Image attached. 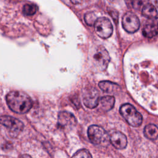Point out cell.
<instances>
[{
	"instance_id": "6da1fadb",
	"label": "cell",
	"mask_w": 158,
	"mask_h": 158,
	"mask_svg": "<svg viewBox=\"0 0 158 158\" xmlns=\"http://www.w3.org/2000/svg\"><path fill=\"white\" fill-rule=\"evenodd\" d=\"M6 100L10 109L17 114L28 112L33 106L31 98L21 91L15 90L9 92L6 96Z\"/></svg>"
},
{
	"instance_id": "7a4b0ae2",
	"label": "cell",
	"mask_w": 158,
	"mask_h": 158,
	"mask_svg": "<svg viewBox=\"0 0 158 158\" xmlns=\"http://www.w3.org/2000/svg\"><path fill=\"white\" fill-rule=\"evenodd\" d=\"M88 136L91 143L98 146L105 147L110 142V136L104 128L98 125L89 127Z\"/></svg>"
},
{
	"instance_id": "3957f363",
	"label": "cell",
	"mask_w": 158,
	"mask_h": 158,
	"mask_svg": "<svg viewBox=\"0 0 158 158\" xmlns=\"http://www.w3.org/2000/svg\"><path fill=\"white\" fill-rule=\"evenodd\" d=\"M120 113L127 123L133 127H139L142 123L141 114L130 104H123L120 108Z\"/></svg>"
},
{
	"instance_id": "277c9868",
	"label": "cell",
	"mask_w": 158,
	"mask_h": 158,
	"mask_svg": "<svg viewBox=\"0 0 158 158\" xmlns=\"http://www.w3.org/2000/svg\"><path fill=\"white\" fill-rule=\"evenodd\" d=\"M96 34L101 38L106 39L110 37L113 31V27L110 20L106 17L98 18L94 24Z\"/></svg>"
},
{
	"instance_id": "5b68a950",
	"label": "cell",
	"mask_w": 158,
	"mask_h": 158,
	"mask_svg": "<svg viewBox=\"0 0 158 158\" xmlns=\"http://www.w3.org/2000/svg\"><path fill=\"white\" fill-rule=\"evenodd\" d=\"M92 59L96 68L101 70H104L110 61V56L107 51L102 46L96 47L93 54Z\"/></svg>"
},
{
	"instance_id": "8992f818",
	"label": "cell",
	"mask_w": 158,
	"mask_h": 158,
	"mask_svg": "<svg viewBox=\"0 0 158 158\" xmlns=\"http://www.w3.org/2000/svg\"><path fill=\"white\" fill-rule=\"evenodd\" d=\"M122 26L125 31L133 33L139 28V20L134 13L131 12H126L122 17Z\"/></svg>"
},
{
	"instance_id": "52a82bcc",
	"label": "cell",
	"mask_w": 158,
	"mask_h": 158,
	"mask_svg": "<svg viewBox=\"0 0 158 158\" xmlns=\"http://www.w3.org/2000/svg\"><path fill=\"white\" fill-rule=\"evenodd\" d=\"M0 123L10 130L14 134L19 133L23 128V123L20 120L9 115H2L0 117Z\"/></svg>"
},
{
	"instance_id": "ba28073f",
	"label": "cell",
	"mask_w": 158,
	"mask_h": 158,
	"mask_svg": "<svg viewBox=\"0 0 158 158\" xmlns=\"http://www.w3.org/2000/svg\"><path fill=\"white\" fill-rule=\"evenodd\" d=\"M77 124L74 115L70 112L63 111L59 114L58 125L62 128H71Z\"/></svg>"
},
{
	"instance_id": "9c48e42d",
	"label": "cell",
	"mask_w": 158,
	"mask_h": 158,
	"mask_svg": "<svg viewBox=\"0 0 158 158\" xmlns=\"http://www.w3.org/2000/svg\"><path fill=\"white\" fill-rule=\"evenodd\" d=\"M84 104L89 109L98 106L99 103V93L96 89H91L86 91L83 96Z\"/></svg>"
},
{
	"instance_id": "30bf717a",
	"label": "cell",
	"mask_w": 158,
	"mask_h": 158,
	"mask_svg": "<svg viewBox=\"0 0 158 158\" xmlns=\"http://www.w3.org/2000/svg\"><path fill=\"white\" fill-rule=\"evenodd\" d=\"M110 142L115 148L122 149L127 146V139L123 133L115 131L110 136Z\"/></svg>"
},
{
	"instance_id": "8fae6325",
	"label": "cell",
	"mask_w": 158,
	"mask_h": 158,
	"mask_svg": "<svg viewBox=\"0 0 158 158\" xmlns=\"http://www.w3.org/2000/svg\"><path fill=\"white\" fill-rule=\"evenodd\" d=\"M151 19L143 29V34L147 38H152L158 34V17Z\"/></svg>"
},
{
	"instance_id": "7c38bea8",
	"label": "cell",
	"mask_w": 158,
	"mask_h": 158,
	"mask_svg": "<svg viewBox=\"0 0 158 158\" xmlns=\"http://www.w3.org/2000/svg\"><path fill=\"white\" fill-rule=\"evenodd\" d=\"M115 98L112 96H106L100 99L98 105L101 110L106 112L112 109L114 106Z\"/></svg>"
},
{
	"instance_id": "4fadbf2b",
	"label": "cell",
	"mask_w": 158,
	"mask_h": 158,
	"mask_svg": "<svg viewBox=\"0 0 158 158\" xmlns=\"http://www.w3.org/2000/svg\"><path fill=\"white\" fill-rule=\"evenodd\" d=\"M99 87L104 92L108 93H115L120 90V86L114 83L109 81H102L99 83Z\"/></svg>"
},
{
	"instance_id": "5bb4252c",
	"label": "cell",
	"mask_w": 158,
	"mask_h": 158,
	"mask_svg": "<svg viewBox=\"0 0 158 158\" xmlns=\"http://www.w3.org/2000/svg\"><path fill=\"white\" fill-rule=\"evenodd\" d=\"M145 137L149 139H156L158 137V127L154 124H148L144 128Z\"/></svg>"
},
{
	"instance_id": "9a60e30c",
	"label": "cell",
	"mask_w": 158,
	"mask_h": 158,
	"mask_svg": "<svg viewBox=\"0 0 158 158\" xmlns=\"http://www.w3.org/2000/svg\"><path fill=\"white\" fill-rule=\"evenodd\" d=\"M142 15L148 19L155 18L157 15V11L154 6L151 4H146L142 7Z\"/></svg>"
},
{
	"instance_id": "2e32d148",
	"label": "cell",
	"mask_w": 158,
	"mask_h": 158,
	"mask_svg": "<svg viewBox=\"0 0 158 158\" xmlns=\"http://www.w3.org/2000/svg\"><path fill=\"white\" fill-rule=\"evenodd\" d=\"M38 10V7L33 4H27L23 7V13L24 15L29 16L34 15Z\"/></svg>"
},
{
	"instance_id": "e0dca14e",
	"label": "cell",
	"mask_w": 158,
	"mask_h": 158,
	"mask_svg": "<svg viewBox=\"0 0 158 158\" xmlns=\"http://www.w3.org/2000/svg\"><path fill=\"white\" fill-rule=\"evenodd\" d=\"M85 21L86 22V23L89 25V26H92L94 25L97 18L96 16L95 15V14L94 12H88L85 15V17H84Z\"/></svg>"
},
{
	"instance_id": "ac0fdd59",
	"label": "cell",
	"mask_w": 158,
	"mask_h": 158,
	"mask_svg": "<svg viewBox=\"0 0 158 158\" xmlns=\"http://www.w3.org/2000/svg\"><path fill=\"white\" fill-rule=\"evenodd\" d=\"M149 0H132L131 6L136 10H139L145 4H148Z\"/></svg>"
},
{
	"instance_id": "d6986e66",
	"label": "cell",
	"mask_w": 158,
	"mask_h": 158,
	"mask_svg": "<svg viewBox=\"0 0 158 158\" xmlns=\"http://www.w3.org/2000/svg\"><path fill=\"white\" fill-rule=\"evenodd\" d=\"M73 157H91L92 156L90 154L89 152L86 149H80L77 152H76L73 155Z\"/></svg>"
},
{
	"instance_id": "ffe728a7",
	"label": "cell",
	"mask_w": 158,
	"mask_h": 158,
	"mask_svg": "<svg viewBox=\"0 0 158 158\" xmlns=\"http://www.w3.org/2000/svg\"><path fill=\"white\" fill-rule=\"evenodd\" d=\"M71 2L74 4H81L85 1H86V0H70Z\"/></svg>"
},
{
	"instance_id": "44dd1931",
	"label": "cell",
	"mask_w": 158,
	"mask_h": 158,
	"mask_svg": "<svg viewBox=\"0 0 158 158\" xmlns=\"http://www.w3.org/2000/svg\"><path fill=\"white\" fill-rule=\"evenodd\" d=\"M125 2L128 4V3H130L131 4V1H132V0H125Z\"/></svg>"
},
{
	"instance_id": "7402d4cb",
	"label": "cell",
	"mask_w": 158,
	"mask_h": 158,
	"mask_svg": "<svg viewBox=\"0 0 158 158\" xmlns=\"http://www.w3.org/2000/svg\"><path fill=\"white\" fill-rule=\"evenodd\" d=\"M156 5L157 7L158 8V0H156Z\"/></svg>"
},
{
	"instance_id": "603a6c76",
	"label": "cell",
	"mask_w": 158,
	"mask_h": 158,
	"mask_svg": "<svg viewBox=\"0 0 158 158\" xmlns=\"http://www.w3.org/2000/svg\"><path fill=\"white\" fill-rule=\"evenodd\" d=\"M110 1H114V0H110Z\"/></svg>"
}]
</instances>
